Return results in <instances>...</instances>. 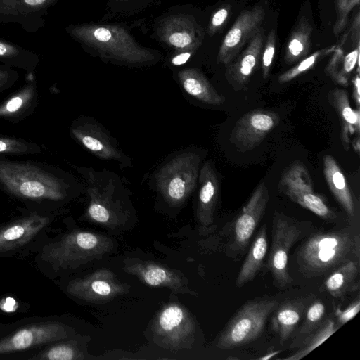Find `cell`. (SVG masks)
<instances>
[{
	"label": "cell",
	"mask_w": 360,
	"mask_h": 360,
	"mask_svg": "<svg viewBox=\"0 0 360 360\" xmlns=\"http://www.w3.org/2000/svg\"><path fill=\"white\" fill-rule=\"evenodd\" d=\"M114 243L96 233L75 230L44 247L43 259L56 269H75L110 253Z\"/></svg>",
	"instance_id": "4"
},
{
	"label": "cell",
	"mask_w": 360,
	"mask_h": 360,
	"mask_svg": "<svg viewBox=\"0 0 360 360\" xmlns=\"http://www.w3.org/2000/svg\"><path fill=\"white\" fill-rule=\"evenodd\" d=\"M312 26L307 18L302 17L291 33L286 44L284 60L294 63L306 57L311 48Z\"/></svg>",
	"instance_id": "29"
},
{
	"label": "cell",
	"mask_w": 360,
	"mask_h": 360,
	"mask_svg": "<svg viewBox=\"0 0 360 360\" xmlns=\"http://www.w3.org/2000/svg\"><path fill=\"white\" fill-rule=\"evenodd\" d=\"M152 332L154 341L169 350L189 349L195 341L196 324L192 314L179 303L165 305L156 315Z\"/></svg>",
	"instance_id": "9"
},
{
	"label": "cell",
	"mask_w": 360,
	"mask_h": 360,
	"mask_svg": "<svg viewBox=\"0 0 360 360\" xmlns=\"http://www.w3.org/2000/svg\"><path fill=\"white\" fill-rule=\"evenodd\" d=\"M359 56V46L344 57L342 53L337 52L326 66V74L334 82L342 86H347L351 75L358 65Z\"/></svg>",
	"instance_id": "32"
},
{
	"label": "cell",
	"mask_w": 360,
	"mask_h": 360,
	"mask_svg": "<svg viewBox=\"0 0 360 360\" xmlns=\"http://www.w3.org/2000/svg\"><path fill=\"white\" fill-rule=\"evenodd\" d=\"M177 77L184 89L193 98L211 105H220L225 101V98L198 69H184Z\"/></svg>",
	"instance_id": "26"
},
{
	"label": "cell",
	"mask_w": 360,
	"mask_h": 360,
	"mask_svg": "<svg viewBox=\"0 0 360 360\" xmlns=\"http://www.w3.org/2000/svg\"><path fill=\"white\" fill-rule=\"evenodd\" d=\"M23 101L21 96H15L7 102L4 110L8 112H14L21 108Z\"/></svg>",
	"instance_id": "41"
},
{
	"label": "cell",
	"mask_w": 360,
	"mask_h": 360,
	"mask_svg": "<svg viewBox=\"0 0 360 360\" xmlns=\"http://www.w3.org/2000/svg\"><path fill=\"white\" fill-rule=\"evenodd\" d=\"M39 360H75L84 359L83 354L75 343L53 344L30 358Z\"/></svg>",
	"instance_id": "34"
},
{
	"label": "cell",
	"mask_w": 360,
	"mask_h": 360,
	"mask_svg": "<svg viewBox=\"0 0 360 360\" xmlns=\"http://www.w3.org/2000/svg\"><path fill=\"white\" fill-rule=\"evenodd\" d=\"M79 171L87 186L88 219L110 229L125 226L132 216L133 207L120 178L111 171L92 167H82Z\"/></svg>",
	"instance_id": "2"
},
{
	"label": "cell",
	"mask_w": 360,
	"mask_h": 360,
	"mask_svg": "<svg viewBox=\"0 0 360 360\" xmlns=\"http://www.w3.org/2000/svg\"><path fill=\"white\" fill-rule=\"evenodd\" d=\"M0 62L27 70H33L39 62V55L0 37Z\"/></svg>",
	"instance_id": "30"
},
{
	"label": "cell",
	"mask_w": 360,
	"mask_h": 360,
	"mask_svg": "<svg viewBox=\"0 0 360 360\" xmlns=\"http://www.w3.org/2000/svg\"><path fill=\"white\" fill-rule=\"evenodd\" d=\"M360 261L347 262L335 270L324 281L329 294L335 298H342L347 294L359 289Z\"/></svg>",
	"instance_id": "27"
},
{
	"label": "cell",
	"mask_w": 360,
	"mask_h": 360,
	"mask_svg": "<svg viewBox=\"0 0 360 360\" xmlns=\"http://www.w3.org/2000/svg\"><path fill=\"white\" fill-rule=\"evenodd\" d=\"M325 314L324 303L320 300H313L305 311L302 324L292 338L290 349L299 348L306 338L320 326Z\"/></svg>",
	"instance_id": "31"
},
{
	"label": "cell",
	"mask_w": 360,
	"mask_h": 360,
	"mask_svg": "<svg viewBox=\"0 0 360 360\" xmlns=\"http://www.w3.org/2000/svg\"><path fill=\"white\" fill-rule=\"evenodd\" d=\"M79 142L93 155L105 160H113L122 167L131 166V159L117 146L115 140L96 120L82 117L71 129Z\"/></svg>",
	"instance_id": "14"
},
{
	"label": "cell",
	"mask_w": 360,
	"mask_h": 360,
	"mask_svg": "<svg viewBox=\"0 0 360 360\" xmlns=\"http://www.w3.org/2000/svg\"><path fill=\"white\" fill-rule=\"evenodd\" d=\"M118 1H124V0H118Z\"/></svg>",
	"instance_id": "44"
},
{
	"label": "cell",
	"mask_w": 360,
	"mask_h": 360,
	"mask_svg": "<svg viewBox=\"0 0 360 360\" xmlns=\"http://www.w3.org/2000/svg\"><path fill=\"white\" fill-rule=\"evenodd\" d=\"M58 0H0V24L18 23L28 33L44 27V16Z\"/></svg>",
	"instance_id": "18"
},
{
	"label": "cell",
	"mask_w": 360,
	"mask_h": 360,
	"mask_svg": "<svg viewBox=\"0 0 360 360\" xmlns=\"http://www.w3.org/2000/svg\"><path fill=\"white\" fill-rule=\"evenodd\" d=\"M198 179L200 189L196 218L200 227L207 230L214 224L220 191L219 179L210 161L204 163L200 170Z\"/></svg>",
	"instance_id": "20"
},
{
	"label": "cell",
	"mask_w": 360,
	"mask_h": 360,
	"mask_svg": "<svg viewBox=\"0 0 360 360\" xmlns=\"http://www.w3.org/2000/svg\"><path fill=\"white\" fill-rule=\"evenodd\" d=\"M339 327L340 326L332 319L323 320L320 326L306 338L297 350L285 359L300 360L304 358L336 332Z\"/></svg>",
	"instance_id": "33"
},
{
	"label": "cell",
	"mask_w": 360,
	"mask_h": 360,
	"mask_svg": "<svg viewBox=\"0 0 360 360\" xmlns=\"http://www.w3.org/2000/svg\"><path fill=\"white\" fill-rule=\"evenodd\" d=\"M123 269L136 276L144 284L155 288H167L173 292L196 295L188 285L186 276L179 271L151 261L125 259Z\"/></svg>",
	"instance_id": "17"
},
{
	"label": "cell",
	"mask_w": 360,
	"mask_h": 360,
	"mask_svg": "<svg viewBox=\"0 0 360 360\" xmlns=\"http://www.w3.org/2000/svg\"><path fill=\"white\" fill-rule=\"evenodd\" d=\"M16 77V72L9 68L8 65L0 67V88L13 81Z\"/></svg>",
	"instance_id": "40"
},
{
	"label": "cell",
	"mask_w": 360,
	"mask_h": 360,
	"mask_svg": "<svg viewBox=\"0 0 360 360\" xmlns=\"http://www.w3.org/2000/svg\"><path fill=\"white\" fill-rule=\"evenodd\" d=\"M275 50L276 31L275 30H272L269 32L267 37H266L262 53L261 66L262 70V76L264 78H266L269 75L274 57Z\"/></svg>",
	"instance_id": "36"
},
{
	"label": "cell",
	"mask_w": 360,
	"mask_h": 360,
	"mask_svg": "<svg viewBox=\"0 0 360 360\" xmlns=\"http://www.w3.org/2000/svg\"><path fill=\"white\" fill-rule=\"evenodd\" d=\"M65 326L46 321L22 327L0 340V354L21 352L66 338Z\"/></svg>",
	"instance_id": "16"
},
{
	"label": "cell",
	"mask_w": 360,
	"mask_h": 360,
	"mask_svg": "<svg viewBox=\"0 0 360 360\" xmlns=\"http://www.w3.org/2000/svg\"><path fill=\"white\" fill-rule=\"evenodd\" d=\"M200 159L193 151H185L165 162L155 176L156 186L165 202L172 207L181 205L195 189Z\"/></svg>",
	"instance_id": "6"
},
{
	"label": "cell",
	"mask_w": 360,
	"mask_h": 360,
	"mask_svg": "<svg viewBox=\"0 0 360 360\" xmlns=\"http://www.w3.org/2000/svg\"><path fill=\"white\" fill-rule=\"evenodd\" d=\"M352 83H353V89H354V90H353L354 98V99L356 101V103L359 108V98H360V93H359L360 81H359V71L357 72V74L356 75L355 77L353 79Z\"/></svg>",
	"instance_id": "43"
},
{
	"label": "cell",
	"mask_w": 360,
	"mask_h": 360,
	"mask_svg": "<svg viewBox=\"0 0 360 360\" xmlns=\"http://www.w3.org/2000/svg\"><path fill=\"white\" fill-rule=\"evenodd\" d=\"M267 229L263 224L259 230L236 280L238 288L255 278L260 271L268 250Z\"/></svg>",
	"instance_id": "28"
},
{
	"label": "cell",
	"mask_w": 360,
	"mask_h": 360,
	"mask_svg": "<svg viewBox=\"0 0 360 360\" xmlns=\"http://www.w3.org/2000/svg\"><path fill=\"white\" fill-rule=\"evenodd\" d=\"M265 14L260 5L240 13L224 38L217 55L218 64L229 65L238 56L262 28Z\"/></svg>",
	"instance_id": "15"
},
{
	"label": "cell",
	"mask_w": 360,
	"mask_h": 360,
	"mask_svg": "<svg viewBox=\"0 0 360 360\" xmlns=\"http://www.w3.org/2000/svg\"><path fill=\"white\" fill-rule=\"evenodd\" d=\"M279 121L277 112L262 108L252 110L237 120L231 130L230 141L240 152L251 150L261 144Z\"/></svg>",
	"instance_id": "13"
},
{
	"label": "cell",
	"mask_w": 360,
	"mask_h": 360,
	"mask_svg": "<svg viewBox=\"0 0 360 360\" xmlns=\"http://www.w3.org/2000/svg\"><path fill=\"white\" fill-rule=\"evenodd\" d=\"M231 7L229 6H224L218 9L212 15L208 29L210 36H213L217 32L223 29L229 15Z\"/></svg>",
	"instance_id": "37"
},
{
	"label": "cell",
	"mask_w": 360,
	"mask_h": 360,
	"mask_svg": "<svg viewBox=\"0 0 360 360\" xmlns=\"http://www.w3.org/2000/svg\"><path fill=\"white\" fill-rule=\"evenodd\" d=\"M330 51L329 49L318 51L305 58L292 68L281 74L278 77V82L281 84H284L294 79L303 72L311 69L320 57L328 53Z\"/></svg>",
	"instance_id": "35"
},
{
	"label": "cell",
	"mask_w": 360,
	"mask_h": 360,
	"mask_svg": "<svg viewBox=\"0 0 360 360\" xmlns=\"http://www.w3.org/2000/svg\"><path fill=\"white\" fill-rule=\"evenodd\" d=\"M276 300L245 303L222 330L217 347L229 349L248 345L262 334L266 320L278 304Z\"/></svg>",
	"instance_id": "7"
},
{
	"label": "cell",
	"mask_w": 360,
	"mask_h": 360,
	"mask_svg": "<svg viewBox=\"0 0 360 360\" xmlns=\"http://www.w3.org/2000/svg\"><path fill=\"white\" fill-rule=\"evenodd\" d=\"M193 51L179 52L172 59V63L174 65H181L184 64L191 57Z\"/></svg>",
	"instance_id": "42"
},
{
	"label": "cell",
	"mask_w": 360,
	"mask_h": 360,
	"mask_svg": "<svg viewBox=\"0 0 360 360\" xmlns=\"http://www.w3.org/2000/svg\"><path fill=\"white\" fill-rule=\"evenodd\" d=\"M330 105L335 109L340 121L341 139L345 148L349 145L359 149L360 114L359 108H352L347 92L341 88L330 90L328 95Z\"/></svg>",
	"instance_id": "22"
},
{
	"label": "cell",
	"mask_w": 360,
	"mask_h": 360,
	"mask_svg": "<svg viewBox=\"0 0 360 360\" xmlns=\"http://www.w3.org/2000/svg\"><path fill=\"white\" fill-rule=\"evenodd\" d=\"M65 30L73 39L105 58L129 64H143L155 59L149 50L140 46L120 26L77 25Z\"/></svg>",
	"instance_id": "3"
},
{
	"label": "cell",
	"mask_w": 360,
	"mask_h": 360,
	"mask_svg": "<svg viewBox=\"0 0 360 360\" xmlns=\"http://www.w3.org/2000/svg\"><path fill=\"white\" fill-rule=\"evenodd\" d=\"M360 309V300L358 297L353 301L348 307L343 310L340 307H337L335 311V315L339 326L344 325L352 319H353Z\"/></svg>",
	"instance_id": "38"
},
{
	"label": "cell",
	"mask_w": 360,
	"mask_h": 360,
	"mask_svg": "<svg viewBox=\"0 0 360 360\" xmlns=\"http://www.w3.org/2000/svg\"><path fill=\"white\" fill-rule=\"evenodd\" d=\"M351 260L360 261L359 234L354 225L312 233L296 258L298 271L307 278L323 276Z\"/></svg>",
	"instance_id": "1"
},
{
	"label": "cell",
	"mask_w": 360,
	"mask_h": 360,
	"mask_svg": "<svg viewBox=\"0 0 360 360\" xmlns=\"http://www.w3.org/2000/svg\"><path fill=\"white\" fill-rule=\"evenodd\" d=\"M161 39L179 52L193 51L201 44L202 34L193 22L182 15L171 16L159 27Z\"/></svg>",
	"instance_id": "21"
},
{
	"label": "cell",
	"mask_w": 360,
	"mask_h": 360,
	"mask_svg": "<svg viewBox=\"0 0 360 360\" xmlns=\"http://www.w3.org/2000/svg\"><path fill=\"white\" fill-rule=\"evenodd\" d=\"M279 190L292 201L326 220L336 218L321 195L316 194L309 173L300 161H295L283 172L278 184Z\"/></svg>",
	"instance_id": "10"
},
{
	"label": "cell",
	"mask_w": 360,
	"mask_h": 360,
	"mask_svg": "<svg viewBox=\"0 0 360 360\" xmlns=\"http://www.w3.org/2000/svg\"><path fill=\"white\" fill-rule=\"evenodd\" d=\"M28 148V146L17 140L0 138V153H20Z\"/></svg>",
	"instance_id": "39"
},
{
	"label": "cell",
	"mask_w": 360,
	"mask_h": 360,
	"mask_svg": "<svg viewBox=\"0 0 360 360\" xmlns=\"http://www.w3.org/2000/svg\"><path fill=\"white\" fill-rule=\"evenodd\" d=\"M49 223L47 217L31 215L0 228V253L16 250L33 239Z\"/></svg>",
	"instance_id": "23"
},
{
	"label": "cell",
	"mask_w": 360,
	"mask_h": 360,
	"mask_svg": "<svg viewBox=\"0 0 360 360\" xmlns=\"http://www.w3.org/2000/svg\"><path fill=\"white\" fill-rule=\"evenodd\" d=\"M323 174L327 184L337 201L350 218L355 215V205L349 186L335 158L330 155L323 158Z\"/></svg>",
	"instance_id": "25"
},
{
	"label": "cell",
	"mask_w": 360,
	"mask_h": 360,
	"mask_svg": "<svg viewBox=\"0 0 360 360\" xmlns=\"http://www.w3.org/2000/svg\"><path fill=\"white\" fill-rule=\"evenodd\" d=\"M130 286L122 283L110 269L101 268L84 278L69 282L68 292L89 302H108L129 292Z\"/></svg>",
	"instance_id": "12"
},
{
	"label": "cell",
	"mask_w": 360,
	"mask_h": 360,
	"mask_svg": "<svg viewBox=\"0 0 360 360\" xmlns=\"http://www.w3.org/2000/svg\"><path fill=\"white\" fill-rule=\"evenodd\" d=\"M309 223L299 221L275 211L272 219L271 244L266 266L276 285L285 288L293 282L288 271V255L292 245L308 231Z\"/></svg>",
	"instance_id": "8"
},
{
	"label": "cell",
	"mask_w": 360,
	"mask_h": 360,
	"mask_svg": "<svg viewBox=\"0 0 360 360\" xmlns=\"http://www.w3.org/2000/svg\"><path fill=\"white\" fill-rule=\"evenodd\" d=\"M265 39V31L261 28L243 53L228 66L225 77L233 89L247 88L251 76L261 64Z\"/></svg>",
	"instance_id": "19"
},
{
	"label": "cell",
	"mask_w": 360,
	"mask_h": 360,
	"mask_svg": "<svg viewBox=\"0 0 360 360\" xmlns=\"http://www.w3.org/2000/svg\"><path fill=\"white\" fill-rule=\"evenodd\" d=\"M0 182L13 194L30 200H60L65 184L37 167L0 161Z\"/></svg>",
	"instance_id": "5"
},
{
	"label": "cell",
	"mask_w": 360,
	"mask_h": 360,
	"mask_svg": "<svg viewBox=\"0 0 360 360\" xmlns=\"http://www.w3.org/2000/svg\"><path fill=\"white\" fill-rule=\"evenodd\" d=\"M270 200L269 190L264 181L255 188L232 226V235L229 243L231 254L242 253L262 219Z\"/></svg>",
	"instance_id": "11"
},
{
	"label": "cell",
	"mask_w": 360,
	"mask_h": 360,
	"mask_svg": "<svg viewBox=\"0 0 360 360\" xmlns=\"http://www.w3.org/2000/svg\"><path fill=\"white\" fill-rule=\"evenodd\" d=\"M313 300V296L309 295L285 300L278 304L271 318V328L278 335L281 345L292 335Z\"/></svg>",
	"instance_id": "24"
}]
</instances>
